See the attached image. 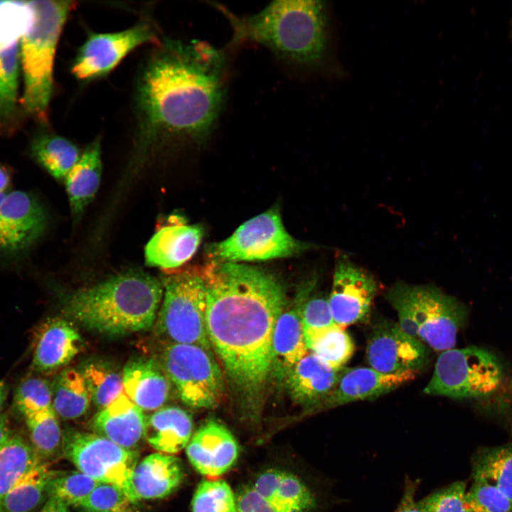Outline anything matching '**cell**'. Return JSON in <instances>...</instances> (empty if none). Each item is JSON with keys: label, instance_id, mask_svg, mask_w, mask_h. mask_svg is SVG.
I'll return each instance as SVG.
<instances>
[{"label": "cell", "instance_id": "obj_2", "mask_svg": "<svg viewBox=\"0 0 512 512\" xmlns=\"http://www.w3.org/2000/svg\"><path fill=\"white\" fill-rule=\"evenodd\" d=\"M201 272L211 347L239 393L255 398L272 375V336L285 308L284 289L267 271L237 262L210 261Z\"/></svg>", "mask_w": 512, "mask_h": 512}, {"label": "cell", "instance_id": "obj_19", "mask_svg": "<svg viewBox=\"0 0 512 512\" xmlns=\"http://www.w3.org/2000/svg\"><path fill=\"white\" fill-rule=\"evenodd\" d=\"M82 337L75 326L61 318H51L37 331L32 367L39 373H50L68 364L80 352Z\"/></svg>", "mask_w": 512, "mask_h": 512}, {"label": "cell", "instance_id": "obj_42", "mask_svg": "<svg viewBox=\"0 0 512 512\" xmlns=\"http://www.w3.org/2000/svg\"><path fill=\"white\" fill-rule=\"evenodd\" d=\"M464 481H457L417 502L422 512H466Z\"/></svg>", "mask_w": 512, "mask_h": 512}, {"label": "cell", "instance_id": "obj_40", "mask_svg": "<svg viewBox=\"0 0 512 512\" xmlns=\"http://www.w3.org/2000/svg\"><path fill=\"white\" fill-rule=\"evenodd\" d=\"M135 504L120 487L100 482L77 508L82 512H132Z\"/></svg>", "mask_w": 512, "mask_h": 512}, {"label": "cell", "instance_id": "obj_10", "mask_svg": "<svg viewBox=\"0 0 512 512\" xmlns=\"http://www.w3.org/2000/svg\"><path fill=\"white\" fill-rule=\"evenodd\" d=\"M304 245L286 230L278 210H269L242 224L208 249L211 261H263L296 255Z\"/></svg>", "mask_w": 512, "mask_h": 512}, {"label": "cell", "instance_id": "obj_5", "mask_svg": "<svg viewBox=\"0 0 512 512\" xmlns=\"http://www.w3.org/2000/svg\"><path fill=\"white\" fill-rule=\"evenodd\" d=\"M27 2L31 18L20 41V64L23 78L22 104L28 114L46 123L53 92L57 45L76 2L50 0Z\"/></svg>", "mask_w": 512, "mask_h": 512}, {"label": "cell", "instance_id": "obj_39", "mask_svg": "<svg viewBox=\"0 0 512 512\" xmlns=\"http://www.w3.org/2000/svg\"><path fill=\"white\" fill-rule=\"evenodd\" d=\"M14 405L23 417L53 407L51 385L40 377L26 378L17 387Z\"/></svg>", "mask_w": 512, "mask_h": 512}, {"label": "cell", "instance_id": "obj_21", "mask_svg": "<svg viewBox=\"0 0 512 512\" xmlns=\"http://www.w3.org/2000/svg\"><path fill=\"white\" fill-rule=\"evenodd\" d=\"M203 237L198 225L174 222L153 235L144 251L146 265L162 269L176 268L187 262L197 250Z\"/></svg>", "mask_w": 512, "mask_h": 512}, {"label": "cell", "instance_id": "obj_22", "mask_svg": "<svg viewBox=\"0 0 512 512\" xmlns=\"http://www.w3.org/2000/svg\"><path fill=\"white\" fill-rule=\"evenodd\" d=\"M146 418L143 410L122 393L93 417L94 432L116 444L134 450L144 438Z\"/></svg>", "mask_w": 512, "mask_h": 512}, {"label": "cell", "instance_id": "obj_17", "mask_svg": "<svg viewBox=\"0 0 512 512\" xmlns=\"http://www.w3.org/2000/svg\"><path fill=\"white\" fill-rule=\"evenodd\" d=\"M193 468L208 479L229 471L236 462L239 447L233 434L223 425L209 421L199 428L186 447Z\"/></svg>", "mask_w": 512, "mask_h": 512}, {"label": "cell", "instance_id": "obj_36", "mask_svg": "<svg viewBox=\"0 0 512 512\" xmlns=\"http://www.w3.org/2000/svg\"><path fill=\"white\" fill-rule=\"evenodd\" d=\"M308 351L334 368H342L351 358L354 344L349 334L338 325L306 341Z\"/></svg>", "mask_w": 512, "mask_h": 512}, {"label": "cell", "instance_id": "obj_23", "mask_svg": "<svg viewBox=\"0 0 512 512\" xmlns=\"http://www.w3.org/2000/svg\"><path fill=\"white\" fill-rule=\"evenodd\" d=\"M184 479L181 460L171 454L156 452L136 465L132 487L137 502L163 498L174 493Z\"/></svg>", "mask_w": 512, "mask_h": 512}, {"label": "cell", "instance_id": "obj_18", "mask_svg": "<svg viewBox=\"0 0 512 512\" xmlns=\"http://www.w3.org/2000/svg\"><path fill=\"white\" fill-rule=\"evenodd\" d=\"M417 371L386 374L372 368H346L331 393L321 402L328 407L375 399L415 379Z\"/></svg>", "mask_w": 512, "mask_h": 512}, {"label": "cell", "instance_id": "obj_27", "mask_svg": "<svg viewBox=\"0 0 512 512\" xmlns=\"http://www.w3.org/2000/svg\"><path fill=\"white\" fill-rule=\"evenodd\" d=\"M192 433L191 415L178 407H162L146 418L144 438L158 452L178 453L186 447Z\"/></svg>", "mask_w": 512, "mask_h": 512}, {"label": "cell", "instance_id": "obj_30", "mask_svg": "<svg viewBox=\"0 0 512 512\" xmlns=\"http://www.w3.org/2000/svg\"><path fill=\"white\" fill-rule=\"evenodd\" d=\"M31 153L38 164L56 179H65L81 156L73 142L52 133L35 137L31 144Z\"/></svg>", "mask_w": 512, "mask_h": 512}, {"label": "cell", "instance_id": "obj_4", "mask_svg": "<svg viewBox=\"0 0 512 512\" xmlns=\"http://www.w3.org/2000/svg\"><path fill=\"white\" fill-rule=\"evenodd\" d=\"M162 298L163 286L157 278L130 270L70 294L65 311L90 331L124 335L149 329Z\"/></svg>", "mask_w": 512, "mask_h": 512}, {"label": "cell", "instance_id": "obj_37", "mask_svg": "<svg viewBox=\"0 0 512 512\" xmlns=\"http://www.w3.org/2000/svg\"><path fill=\"white\" fill-rule=\"evenodd\" d=\"M99 483L79 470L54 471L48 484V496L77 508Z\"/></svg>", "mask_w": 512, "mask_h": 512}, {"label": "cell", "instance_id": "obj_9", "mask_svg": "<svg viewBox=\"0 0 512 512\" xmlns=\"http://www.w3.org/2000/svg\"><path fill=\"white\" fill-rule=\"evenodd\" d=\"M160 364L186 405L211 408L222 401L225 382L210 351L171 342L163 350Z\"/></svg>", "mask_w": 512, "mask_h": 512}, {"label": "cell", "instance_id": "obj_49", "mask_svg": "<svg viewBox=\"0 0 512 512\" xmlns=\"http://www.w3.org/2000/svg\"><path fill=\"white\" fill-rule=\"evenodd\" d=\"M7 390L4 382L0 381V411L2 409L4 401L6 398Z\"/></svg>", "mask_w": 512, "mask_h": 512}, {"label": "cell", "instance_id": "obj_38", "mask_svg": "<svg viewBox=\"0 0 512 512\" xmlns=\"http://www.w3.org/2000/svg\"><path fill=\"white\" fill-rule=\"evenodd\" d=\"M235 494L223 479H208L198 485L191 501L192 512H235Z\"/></svg>", "mask_w": 512, "mask_h": 512}, {"label": "cell", "instance_id": "obj_28", "mask_svg": "<svg viewBox=\"0 0 512 512\" xmlns=\"http://www.w3.org/2000/svg\"><path fill=\"white\" fill-rule=\"evenodd\" d=\"M102 175L100 139L96 138L81 156L65 178L72 215L79 219L87 205L93 200Z\"/></svg>", "mask_w": 512, "mask_h": 512}, {"label": "cell", "instance_id": "obj_8", "mask_svg": "<svg viewBox=\"0 0 512 512\" xmlns=\"http://www.w3.org/2000/svg\"><path fill=\"white\" fill-rule=\"evenodd\" d=\"M503 368L489 351L476 346L442 351L424 393L454 399L478 398L495 392Z\"/></svg>", "mask_w": 512, "mask_h": 512}, {"label": "cell", "instance_id": "obj_33", "mask_svg": "<svg viewBox=\"0 0 512 512\" xmlns=\"http://www.w3.org/2000/svg\"><path fill=\"white\" fill-rule=\"evenodd\" d=\"M43 461L31 444L18 435L11 436L0 450V501Z\"/></svg>", "mask_w": 512, "mask_h": 512}, {"label": "cell", "instance_id": "obj_35", "mask_svg": "<svg viewBox=\"0 0 512 512\" xmlns=\"http://www.w3.org/2000/svg\"><path fill=\"white\" fill-rule=\"evenodd\" d=\"M23 417L31 445L43 461L62 452L63 433L53 407Z\"/></svg>", "mask_w": 512, "mask_h": 512}, {"label": "cell", "instance_id": "obj_31", "mask_svg": "<svg viewBox=\"0 0 512 512\" xmlns=\"http://www.w3.org/2000/svg\"><path fill=\"white\" fill-rule=\"evenodd\" d=\"M53 473L43 461L36 465L2 498L0 512L35 511L48 496Z\"/></svg>", "mask_w": 512, "mask_h": 512}, {"label": "cell", "instance_id": "obj_24", "mask_svg": "<svg viewBox=\"0 0 512 512\" xmlns=\"http://www.w3.org/2000/svg\"><path fill=\"white\" fill-rule=\"evenodd\" d=\"M346 368H334L308 352L287 374V388L296 402L321 403L334 389Z\"/></svg>", "mask_w": 512, "mask_h": 512}, {"label": "cell", "instance_id": "obj_15", "mask_svg": "<svg viewBox=\"0 0 512 512\" xmlns=\"http://www.w3.org/2000/svg\"><path fill=\"white\" fill-rule=\"evenodd\" d=\"M46 212L32 194L7 193L0 204V254L16 255L28 250L44 233Z\"/></svg>", "mask_w": 512, "mask_h": 512}, {"label": "cell", "instance_id": "obj_1", "mask_svg": "<svg viewBox=\"0 0 512 512\" xmlns=\"http://www.w3.org/2000/svg\"><path fill=\"white\" fill-rule=\"evenodd\" d=\"M233 54L225 46L197 40L164 38L154 44L135 85L138 150L210 138L225 104Z\"/></svg>", "mask_w": 512, "mask_h": 512}, {"label": "cell", "instance_id": "obj_20", "mask_svg": "<svg viewBox=\"0 0 512 512\" xmlns=\"http://www.w3.org/2000/svg\"><path fill=\"white\" fill-rule=\"evenodd\" d=\"M122 373L124 393L141 410L156 411L168 400L170 380L154 359L132 358L125 364Z\"/></svg>", "mask_w": 512, "mask_h": 512}, {"label": "cell", "instance_id": "obj_47", "mask_svg": "<svg viewBox=\"0 0 512 512\" xmlns=\"http://www.w3.org/2000/svg\"><path fill=\"white\" fill-rule=\"evenodd\" d=\"M11 436L6 417L5 415H0V450Z\"/></svg>", "mask_w": 512, "mask_h": 512}, {"label": "cell", "instance_id": "obj_43", "mask_svg": "<svg viewBox=\"0 0 512 512\" xmlns=\"http://www.w3.org/2000/svg\"><path fill=\"white\" fill-rule=\"evenodd\" d=\"M302 322L305 341L318 333L336 325L329 301L318 297L304 303L302 311Z\"/></svg>", "mask_w": 512, "mask_h": 512}, {"label": "cell", "instance_id": "obj_32", "mask_svg": "<svg viewBox=\"0 0 512 512\" xmlns=\"http://www.w3.org/2000/svg\"><path fill=\"white\" fill-rule=\"evenodd\" d=\"M51 387L53 409L56 415L65 420H74L87 411L92 400L80 370H63Z\"/></svg>", "mask_w": 512, "mask_h": 512}, {"label": "cell", "instance_id": "obj_29", "mask_svg": "<svg viewBox=\"0 0 512 512\" xmlns=\"http://www.w3.org/2000/svg\"><path fill=\"white\" fill-rule=\"evenodd\" d=\"M473 481L497 488L512 501V441L494 447H481L471 457Z\"/></svg>", "mask_w": 512, "mask_h": 512}, {"label": "cell", "instance_id": "obj_16", "mask_svg": "<svg viewBox=\"0 0 512 512\" xmlns=\"http://www.w3.org/2000/svg\"><path fill=\"white\" fill-rule=\"evenodd\" d=\"M377 292L374 279L347 260L337 261L329 304L334 322L346 326L365 321Z\"/></svg>", "mask_w": 512, "mask_h": 512}, {"label": "cell", "instance_id": "obj_45", "mask_svg": "<svg viewBox=\"0 0 512 512\" xmlns=\"http://www.w3.org/2000/svg\"><path fill=\"white\" fill-rule=\"evenodd\" d=\"M417 485V481L405 479L403 495L395 512H422L415 500Z\"/></svg>", "mask_w": 512, "mask_h": 512}, {"label": "cell", "instance_id": "obj_11", "mask_svg": "<svg viewBox=\"0 0 512 512\" xmlns=\"http://www.w3.org/2000/svg\"><path fill=\"white\" fill-rule=\"evenodd\" d=\"M62 453L78 470L99 482L117 485L137 503L132 487L139 459L136 450L124 449L95 433L68 430L63 433Z\"/></svg>", "mask_w": 512, "mask_h": 512}, {"label": "cell", "instance_id": "obj_25", "mask_svg": "<svg viewBox=\"0 0 512 512\" xmlns=\"http://www.w3.org/2000/svg\"><path fill=\"white\" fill-rule=\"evenodd\" d=\"M252 486L276 512H309L316 506L314 496L307 486L285 471L268 469Z\"/></svg>", "mask_w": 512, "mask_h": 512}, {"label": "cell", "instance_id": "obj_7", "mask_svg": "<svg viewBox=\"0 0 512 512\" xmlns=\"http://www.w3.org/2000/svg\"><path fill=\"white\" fill-rule=\"evenodd\" d=\"M158 312L159 332L172 343L193 344L211 351L206 326L207 292L201 269L185 270L166 279Z\"/></svg>", "mask_w": 512, "mask_h": 512}, {"label": "cell", "instance_id": "obj_41", "mask_svg": "<svg viewBox=\"0 0 512 512\" xmlns=\"http://www.w3.org/2000/svg\"><path fill=\"white\" fill-rule=\"evenodd\" d=\"M466 512H512V501L497 488L473 481L465 496Z\"/></svg>", "mask_w": 512, "mask_h": 512}, {"label": "cell", "instance_id": "obj_44", "mask_svg": "<svg viewBox=\"0 0 512 512\" xmlns=\"http://www.w3.org/2000/svg\"><path fill=\"white\" fill-rule=\"evenodd\" d=\"M235 512H276L253 486H243L235 494Z\"/></svg>", "mask_w": 512, "mask_h": 512}, {"label": "cell", "instance_id": "obj_34", "mask_svg": "<svg viewBox=\"0 0 512 512\" xmlns=\"http://www.w3.org/2000/svg\"><path fill=\"white\" fill-rule=\"evenodd\" d=\"M91 400L100 409L108 406L124 393L122 373L107 362L94 360L84 363L80 370Z\"/></svg>", "mask_w": 512, "mask_h": 512}, {"label": "cell", "instance_id": "obj_12", "mask_svg": "<svg viewBox=\"0 0 512 512\" xmlns=\"http://www.w3.org/2000/svg\"><path fill=\"white\" fill-rule=\"evenodd\" d=\"M159 41L154 23L148 18L120 31L90 33L75 55L71 73L81 81L104 77L137 47Z\"/></svg>", "mask_w": 512, "mask_h": 512}, {"label": "cell", "instance_id": "obj_48", "mask_svg": "<svg viewBox=\"0 0 512 512\" xmlns=\"http://www.w3.org/2000/svg\"><path fill=\"white\" fill-rule=\"evenodd\" d=\"M11 177L9 171L0 165V204L7 194V189L10 184Z\"/></svg>", "mask_w": 512, "mask_h": 512}, {"label": "cell", "instance_id": "obj_46", "mask_svg": "<svg viewBox=\"0 0 512 512\" xmlns=\"http://www.w3.org/2000/svg\"><path fill=\"white\" fill-rule=\"evenodd\" d=\"M39 512H70L68 506L54 497H48Z\"/></svg>", "mask_w": 512, "mask_h": 512}, {"label": "cell", "instance_id": "obj_26", "mask_svg": "<svg viewBox=\"0 0 512 512\" xmlns=\"http://www.w3.org/2000/svg\"><path fill=\"white\" fill-rule=\"evenodd\" d=\"M304 304L284 310L276 322L272 342V375L278 379H285L290 370L309 352L302 322Z\"/></svg>", "mask_w": 512, "mask_h": 512}, {"label": "cell", "instance_id": "obj_6", "mask_svg": "<svg viewBox=\"0 0 512 512\" xmlns=\"http://www.w3.org/2000/svg\"><path fill=\"white\" fill-rule=\"evenodd\" d=\"M396 310L400 328L436 351L456 344L457 332L466 324L468 309L455 297L433 286L398 283L386 294Z\"/></svg>", "mask_w": 512, "mask_h": 512}, {"label": "cell", "instance_id": "obj_3", "mask_svg": "<svg viewBox=\"0 0 512 512\" xmlns=\"http://www.w3.org/2000/svg\"><path fill=\"white\" fill-rule=\"evenodd\" d=\"M227 19L233 52L254 43L265 48L286 68L299 73L319 70L329 46L326 6L317 0H277L260 11L238 15L226 6L210 3Z\"/></svg>", "mask_w": 512, "mask_h": 512}, {"label": "cell", "instance_id": "obj_13", "mask_svg": "<svg viewBox=\"0 0 512 512\" xmlns=\"http://www.w3.org/2000/svg\"><path fill=\"white\" fill-rule=\"evenodd\" d=\"M31 18L27 1H0V129L9 127L16 114L20 41Z\"/></svg>", "mask_w": 512, "mask_h": 512}, {"label": "cell", "instance_id": "obj_14", "mask_svg": "<svg viewBox=\"0 0 512 512\" xmlns=\"http://www.w3.org/2000/svg\"><path fill=\"white\" fill-rule=\"evenodd\" d=\"M428 347L406 334L398 323L378 321L373 326L366 346L370 368L386 374L417 371L427 364Z\"/></svg>", "mask_w": 512, "mask_h": 512}]
</instances>
